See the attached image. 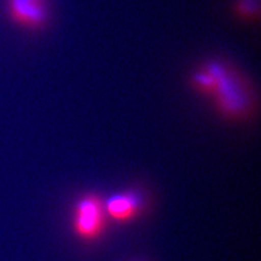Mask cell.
<instances>
[{
    "label": "cell",
    "mask_w": 261,
    "mask_h": 261,
    "mask_svg": "<svg viewBox=\"0 0 261 261\" xmlns=\"http://www.w3.org/2000/svg\"><path fill=\"white\" fill-rule=\"evenodd\" d=\"M106 217L103 201L96 195H85L77 200L73 210V230L81 239L95 240L105 230Z\"/></svg>",
    "instance_id": "2"
},
{
    "label": "cell",
    "mask_w": 261,
    "mask_h": 261,
    "mask_svg": "<svg viewBox=\"0 0 261 261\" xmlns=\"http://www.w3.org/2000/svg\"><path fill=\"white\" fill-rule=\"evenodd\" d=\"M4 9L14 25L31 32L42 31L50 18L48 0H4Z\"/></svg>",
    "instance_id": "3"
},
{
    "label": "cell",
    "mask_w": 261,
    "mask_h": 261,
    "mask_svg": "<svg viewBox=\"0 0 261 261\" xmlns=\"http://www.w3.org/2000/svg\"><path fill=\"white\" fill-rule=\"evenodd\" d=\"M106 215L117 222H127L138 217L144 207L140 192L128 191L114 194L103 201Z\"/></svg>",
    "instance_id": "4"
},
{
    "label": "cell",
    "mask_w": 261,
    "mask_h": 261,
    "mask_svg": "<svg viewBox=\"0 0 261 261\" xmlns=\"http://www.w3.org/2000/svg\"><path fill=\"white\" fill-rule=\"evenodd\" d=\"M260 11L259 0H236L234 12L243 20L251 21L257 19Z\"/></svg>",
    "instance_id": "5"
},
{
    "label": "cell",
    "mask_w": 261,
    "mask_h": 261,
    "mask_svg": "<svg viewBox=\"0 0 261 261\" xmlns=\"http://www.w3.org/2000/svg\"><path fill=\"white\" fill-rule=\"evenodd\" d=\"M214 79V95L220 109L236 117L246 112L250 103V92L246 81L230 63L210 60L203 64Z\"/></svg>",
    "instance_id": "1"
}]
</instances>
